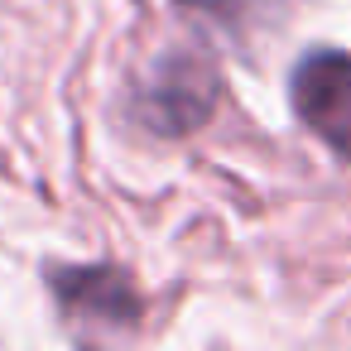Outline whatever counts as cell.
<instances>
[{"label":"cell","mask_w":351,"mask_h":351,"mask_svg":"<svg viewBox=\"0 0 351 351\" xmlns=\"http://www.w3.org/2000/svg\"><path fill=\"white\" fill-rule=\"evenodd\" d=\"M289 92L298 121L351 164V53L313 49L308 58H298Z\"/></svg>","instance_id":"obj_2"},{"label":"cell","mask_w":351,"mask_h":351,"mask_svg":"<svg viewBox=\"0 0 351 351\" xmlns=\"http://www.w3.org/2000/svg\"><path fill=\"white\" fill-rule=\"evenodd\" d=\"M183 5H193V10H207V15H217V20H241V15L260 10L265 0H183Z\"/></svg>","instance_id":"obj_4"},{"label":"cell","mask_w":351,"mask_h":351,"mask_svg":"<svg viewBox=\"0 0 351 351\" xmlns=\"http://www.w3.org/2000/svg\"><path fill=\"white\" fill-rule=\"evenodd\" d=\"M217 92L221 87H217V73H212L207 58L169 53L149 68L140 97H135V111L159 135H188L217 111Z\"/></svg>","instance_id":"obj_1"},{"label":"cell","mask_w":351,"mask_h":351,"mask_svg":"<svg viewBox=\"0 0 351 351\" xmlns=\"http://www.w3.org/2000/svg\"><path fill=\"white\" fill-rule=\"evenodd\" d=\"M53 293L68 308V317L87 327H130L140 317V293L130 274L111 265H73L53 274Z\"/></svg>","instance_id":"obj_3"}]
</instances>
